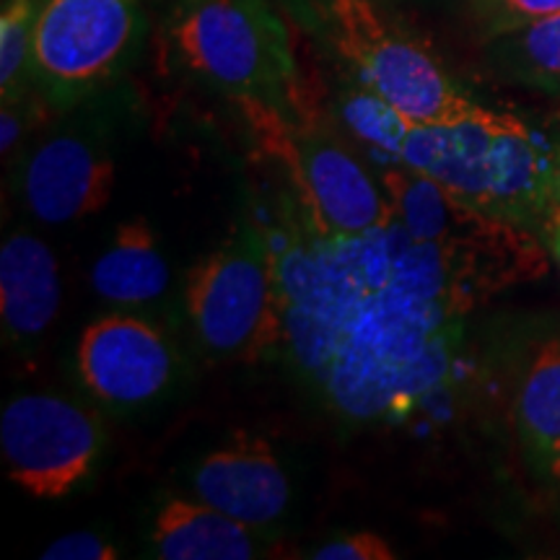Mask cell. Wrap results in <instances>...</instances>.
<instances>
[{"label":"cell","instance_id":"6da1fadb","mask_svg":"<svg viewBox=\"0 0 560 560\" xmlns=\"http://www.w3.org/2000/svg\"><path fill=\"white\" fill-rule=\"evenodd\" d=\"M268 234L283 291V355L335 416L405 423L450 384L465 317L397 276L387 229L330 234L291 202Z\"/></svg>","mask_w":560,"mask_h":560},{"label":"cell","instance_id":"7a4b0ae2","mask_svg":"<svg viewBox=\"0 0 560 560\" xmlns=\"http://www.w3.org/2000/svg\"><path fill=\"white\" fill-rule=\"evenodd\" d=\"M335 112L376 156L408 166L493 219L540 234L552 208V153L514 115L418 122L342 79Z\"/></svg>","mask_w":560,"mask_h":560},{"label":"cell","instance_id":"3957f363","mask_svg":"<svg viewBox=\"0 0 560 560\" xmlns=\"http://www.w3.org/2000/svg\"><path fill=\"white\" fill-rule=\"evenodd\" d=\"M296 11L342 79L410 120L459 122L486 109L382 0H299Z\"/></svg>","mask_w":560,"mask_h":560},{"label":"cell","instance_id":"277c9868","mask_svg":"<svg viewBox=\"0 0 560 560\" xmlns=\"http://www.w3.org/2000/svg\"><path fill=\"white\" fill-rule=\"evenodd\" d=\"M166 42L187 75L234 104L304 109L289 24L270 0H174Z\"/></svg>","mask_w":560,"mask_h":560},{"label":"cell","instance_id":"5b68a950","mask_svg":"<svg viewBox=\"0 0 560 560\" xmlns=\"http://www.w3.org/2000/svg\"><path fill=\"white\" fill-rule=\"evenodd\" d=\"M185 310L210 359L270 361L285 348V312L268 226L242 215L185 278Z\"/></svg>","mask_w":560,"mask_h":560},{"label":"cell","instance_id":"8992f818","mask_svg":"<svg viewBox=\"0 0 560 560\" xmlns=\"http://www.w3.org/2000/svg\"><path fill=\"white\" fill-rule=\"evenodd\" d=\"M260 149L291 185L304 219L330 234H366L397 219L380 174L369 170L338 136L306 120L304 109L283 112L262 102H236Z\"/></svg>","mask_w":560,"mask_h":560},{"label":"cell","instance_id":"52a82bcc","mask_svg":"<svg viewBox=\"0 0 560 560\" xmlns=\"http://www.w3.org/2000/svg\"><path fill=\"white\" fill-rule=\"evenodd\" d=\"M143 0H42L32 79L55 109H70L117 81L143 45Z\"/></svg>","mask_w":560,"mask_h":560},{"label":"cell","instance_id":"ba28073f","mask_svg":"<svg viewBox=\"0 0 560 560\" xmlns=\"http://www.w3.org/2000/svg\"><path fill=\"white\" fill-rule=\"evenodd\" d=\"M107 431L100 412L52 392L11 397L0 412L5 478L39 501L73 493L100 465Z\"/></svg>","mask_w":560,"mask_h":560},{"label":"cell","instance_id":"9c48e42d","mask_svg":"<svg viewBox=\"0 0 560 560\" xmlns=\"http://www.w3.org/2000/svg\"><path fill=\"white\" fill-rule=\"evenodd\" d=\"M179 359L159 325L130 312H109L83 327L75 371L83 389L112 410H136L166 395Z\"/></svg>","mask_w":560,"mask_h":560},{"label":"cell","instance_id":"30bf717a","mask_svg":"<svg viewBox=\"0 0 560 560\" xmlns=\"http://www.w3.org/2000/svg\"><path fill=\"white\" fill-rule=\"evenodd\" d=\"M115 185V159L96 140L73 130L55 132L34 145L19 170L21 202L47 226L102 213Z\"/></svg>","mask_w":560,"mask_h":560},{"label":"cell","instance_id":"8fae6325","mask_svg":"<svg viewBox=\"0 0 560 560\" xmlns=\"http://www.w3.org/2000/svg\"><path fill=\"white\" fill-rule=\"evenodd\" d=\"M195 499L268 532L285 516L291 480L272 444L255 431H234L190 475Z\"/></svg>","mask_w":560,"mask_h":560},{"label":"cell","instance_id":"7c38bea8","mask_svg":"<svg viewBox=\"0 0 560 560\" xmlns=\"http://www.w3.org/2000/svg\"><path fill=\"white\" fill-rule=\"evenodd\" d=\"M60 265L50 244L32 231H13L0 247V322L3 342L32 348L58 319Z\"/></svg>","mask_w":560,"mask_h":560},{"label":"cell","instance_id":"4fadbf2b","mask_svg":"<svg viewBox=\"0 0 560 560\" xmlns=\"http://www.w3.org/2000/svg\"><path fill=\"white\" fill-rule=\"evenodd\" d=\"M265 529L249 527L200 499L172 495L161 503L149 532L159 560H252L268 558Z\"/></svg>","mask_w":560,"mask_h":560},{"label":"cell","instance_id":"5bb4252c","mask_svg":"<svg viewBox=\"0 0 560 560\" xmlns=\"http://www.w3.org/2000/svg\"><path fill=\"white\" fill-rule=\"evenodd\" d=\"M89 280L96 296L117 306H140L164 296L170 262L143 215H132L115 229L107 249L91 265Z\"/></svg>","mask_w":560,"mask_h":560},{"label":"cell","instance_id":"9a60e30c","mask_svg":"<svg viewBox=\"0 0 560 560\" xmlns=\"http://www.w3.org/2000/svg\"><path fill=\"white\" fill-rule=\"evenodd\" d=\"M514 420L529 465L545 472L560 450V335L545 340L524 366Z\"/></svg>","mask_w":560,"mask_h":560},{"label":"cell","instance_id":"2e32d148","mask_svg":"<svg viewBox=\"0 0 560 560\" xmlns=\"http://www.w3.org/2000/svg\"><path fill=\"white\" fill-rule=\"evenodd\" d=\"M490 58L506 79L560 89V11L493 37Z\"/></svg>","mask_w":560,"mask_h":560},{"label":"cell","instance_id":"e0dca14e","mask_svg":"<svg viewBox=\"0 0 560 560\" xmlns=\"http://www.w3.org/2000/svg\"><path fill=\"white\" fill-rule=\"evenodd\" d=\"M42 0H5L0 13V96L16 102L32 94L34 24Z\"/></svg>","mask_w":560,"mask_h":560},{"label":"cell","instance_id":"ac0fdd59","mask_svg":"<svg viewBox=\"0 0 560 560\" xmlns=\"http://www.w3.org/2000/svg\"><path fill=\"white\" fill-rule=\"evenodd\" d=\"M558 11L560 0H472L475 21L488 39L520 30L529 21L552 16Z\"/></svg>","mask_w":560,"mask_h":560},{"label":"cell","instance_id":"d6986e66","mask_svg":"<svg viewBox=\"0 0 560 560\" xmlns=\"http://www.w3.org/2000/svg\"><path fill=\"white\" fill-rule=\"evenodd\" d=\"M50 109L55 107L39 91H32V94L21 96L16 102H3V109H0V153L5 159L13 156L19 151L21 140L45 120Z\"/></svg>","mask_w":560,"mask_h":560},{"label":"cell","instance_id":"ffe728a7","mask_svg":"<svg viewBox=\"0 0 560 560\" xmlns=\"http://www.w3.org/2000/svg\"><path fill=\"white\" fill-rule=\"evenodd\" d=\"M314 560H395L400 558L397 550L392 548L389 540H384L380 532L361 529L350 532V535H340L335 540H327L317 545L310 552Z\"/></svg>","mask_w":560,"mask_h":560},{"label":"cell","instance_id":"44dd1931","mask_svg":"<svg viewBox=\"0 0 560 560\" xmlns=\"http://www.w3.org/2000/svg\"><path fill=\"white\" fill-rule=\"evenodd\" d=\"M39 558L45 560H117L120 550L115 542H109L107 537H102L100 532L79 529L68 532V535L58 537L39 552Z\"/></svg>","mask_w":560,"mask_h":560},{"label":"cell","instance_id":"7402d4cb","mask_svg":"<svg viewBox=\"0 0 560 560\" xmlns=\"http://www.w3.org/2000/svg\"><path fill=\"white\" fill-rule=\"evenodd\" d=\"M540 240L545 244V249H548L550 260L556 262V268L560 272V223L558 221H548L540 231Z\"/></svg>","mask_w":560,"mask_h":560},{"label":"cell","instance_id":"603a6c76","mask_svg":"<svg viewBox=\"0 0 560 560\" xmlns=\"http://www.w3.org/2000/svg\"><path fill=\"white\" fill-rule=\"evenodd\" d=\"M548 221L560 223V149L552 151V208Z\"/></svg>","mask_w":560,"mask_h":560},{"label":"cell","instance_id":"cb8c5ba5","mask_svg":"<svg viewBox=\"0 0 560 560\" xmlns=\"http://www.w3.org/2000/svg\"><path fill=\"white\" fill-rule=\"evenodd\" d=\"M545 475L556 482V486H560V450L556 452V457H552V462L548 465V470H545Z\"/></svg>","mask_w":560,"mask_h":560}]
</instances>
